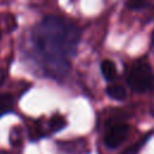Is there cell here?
Wrapping results in <instances>:
<instances>
[{"instance_id":"obj_2","label":"cell","mask_w":154,"mask_h":154,"mask_svg":"<svg viewBox=\"0 0 154 154\" xmlns=\"http://www.w3.org/2000/svg\"><path fill=\"white\" fill-rule=\"evenodd\" d=\"M126 83L131 90L146 93L154 85V73L149 63L141 58L132 63L126 73Z\"/></svg>"},{"instance_id":"obj_11","label":"cell","mask_w":154,"mask_h":154,"mask_svg":"<svg viewBox=\"0 0 154 154\" xmlns=\"http://www.w3.org/2000/svg\"><path fill=\"white\" fill-rule=\"evenodd\" d=\"M0 38H1V30H0Z\"/></svg>"},{"instance_id":"obj_9","label":"cell","mask_w":154,"mask_h":154,"mask_svg":"<svg viewBox=\"0 0 154 154\" xmlns=\"http://www.w3.org/2000/svg\"><path fill=\"white\" fill-rule=\"evenodd\" d=\"M5 78H6V72H5L2 69H0V87L2 85V83H4Z\"/></svg>"},{"instance_id":"obj_6","label":"cell","mask_w":154,"mask_h":154,"mask_svg":"<svg viewBox=\"0 0 154 154\" xmlns=\"http://www.w3.org/2000/svg\"><path fill=\"white\" fill-rule=\"evenodd\" d=\"M13 107V97L10 94H0V117L10 112Z\"/></svg>"},{"instance_id":"obj_3","label":"cell","mask_w":154,"mask_h":154,"mask_svg":"<svg viewBox=\"0 0 154 154\" xmlns=\"http://www.w3.org/2000/svg\"><path fill=\"white\" fill-rule=\"evenodd\" d=\"M130 131V128L125 123H114L108 128V130L105 134V144L113 149L119 147L128 137Z\"/></svg>"},{"instance_id":"obj_7","label":"cell","mask_w":154,"mask_h":154,"mask_svg":"<svg viewBox=\"0 0 154 154\" xmlns=\"http://www.w3.org/2000/svg\"><path fill=\"white\" fill-rule=\"evenodd\" d=\"M65 125H66L65 118L61 117V116H59V114L53 116V117L49 119V122H48V128H49V130H51L52 132H55V131L61 130Z\"/></svg>"},{"instance_id":"obj_10","label":"cell","mask_w":154,"mask_h":154,"mask_svg":"<svg viewBox=\"0 0 154 154\" xmlns=\"http://www.w3.org/2000/svg\"><path fill=\"white\" fill-rule=\"evenodd\" d=\"M0 154H10V153H7V152H5V150H0Z\"/></svg>"},{"instance_id":"obj_5","label":"cell","mask_w":154,"mask_h":154,"mask_svg":"<svg viewBox=\"0 0 154 154\" xmlns=\"http://www.w3.org/2000/svg\"><path fill=\"white\" fill-rule=\"evenodd\" d=\"M106 94L116 100V101H123L125 97H126V90L123 85L120 84H111L106 88Z\"/></svg>"},{"instance_id":"obj_4","label":"cell","mask_w":154,"mask_h":154,"mask_svg":"<svg viewBox=\"0 0 154 154\" xmlns=\"http://www.w3.org/2000/svg\"><path fill=\"white\" fill-rule=\"evenodd\" d=\"M100 69H101V73L103 76V78L108 82H112L117 78L118 76V72H117V67H116V64L109 60V59H106L101 63L100 65Z\"/></svg>"},{"instance_id":"obj_8","label":"cell","mask_w":154,"mask_h":154,"mask_svg":"<svg viewBox=\"0 0 154 154\" xmlns=\"http://www.w3.org/2000/svg\"><path fill=\"white\" fill-rule=\"evenodd\" d=\"M148 1L149 0H129L126 6L132 10H140V8H143L144 6H147Z\"/></svg>"},{"instance_id":"obj_1","label":"cell","mask_w":154,"mask_h":154,"mask_svg":"<svg viewBox=\"0 0 154 154\" xmlns=\"http://www.w3.org/2000/svg\"><path fill=\"white\" fill-rule=\"evenodd\" d=\"M78 42L77 25L58 16L45 17L30 35L34 60L46 76L57 79L70 70L71 58L76 53Z\"/></svg>"}]
</instances>
